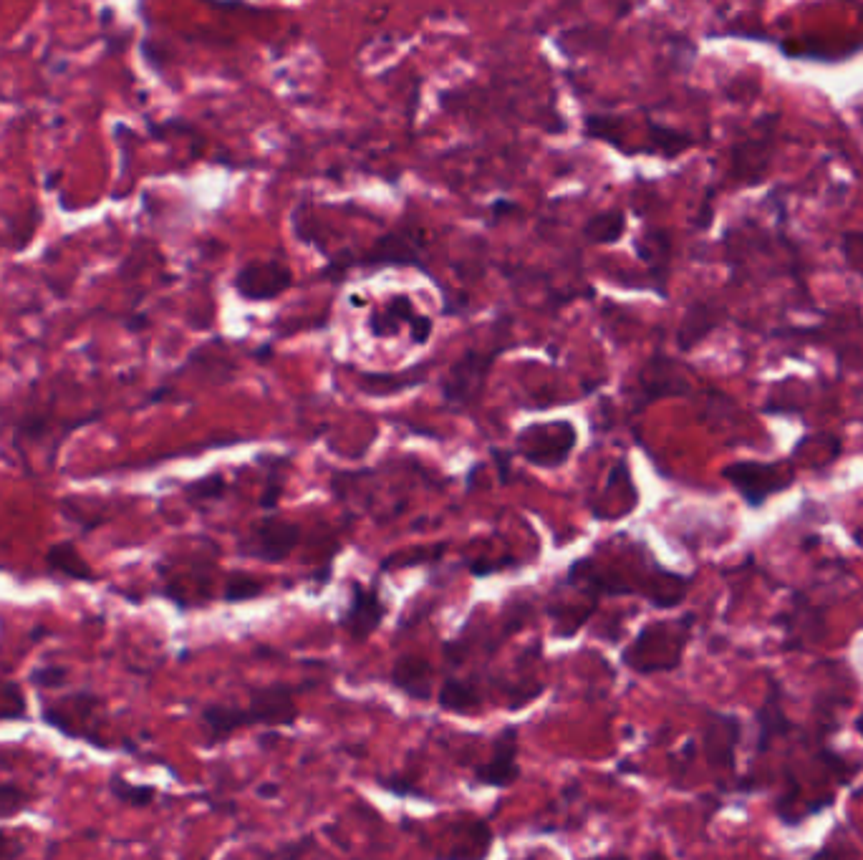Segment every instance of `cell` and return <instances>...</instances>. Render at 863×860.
<instances>
[{"instance_id":"obj_1","label":"cell","mask_w":863,"mask_h":860,"mask_svg":"<svg viewBox=\"0 0 863 860\" xmlns=\"http://www.w3.org/2000/svg\"><path fill=\"white\" fill-rule=\"evenodd\" d=\"M298 719L296 689L291 684H268L250 694V704H210L200 712L205 727V744H220L238 729L255 727H288Z\"/></svg>"},{"instance_id":"obj_2","label":"cell","mask_w":863,"mask_h":860,"mask_svg":"<svg viewBox=\"0 0 863 860\" xmlns=\"http://www.w3.org/2000/svg\"><path fill=\"white\" fill-rule=\"evenodd\" d=\"M500 351H465L455 364L450 366V376H447L445 386H442V399L447 407L465 409L480 396L485 389L490 369H493L495 359Z\"/></svg>"},{"instance_id":"obj_3","label":"cell","mask_w":863,"mask_h":860,"mask_svg":"<svg viewBox=\"0 0 863 860\" xmlns=\"http://www.w3.org/2000/svg\"><path fill=\"white\" fill-rule=\"evenodd\" d=\"M387 613H389V606L382 598V593H379V588L364 586V583L354 581L351 583L349 606H346V611L341 613L339 623L346 634H349V639L359 641L361 644V641H366L371 634L379 631V626L384 623Z\"/></svg>"},{"instance_id":"obj_4","label":"cell","mask_w":863,"mask_h":860,"mask_svg":"<svg viewBox=\"0 0 863 860\" xmlns=\"http://www.w3.org/2000/svg\"><path fill=\"white\" fill-rule=\"evenodd\" d=\"M293 273L278 260H260L248 263L238 270L233 280V288L245 301H271L281 296L286 288H291Z\"/></svg>"},{"instance_id":"obj_5","label":"cell","mask_w":863,"mask_h":860,"mask_svg":"<svg viewBox=\"0 0 863 860\" xmlns=\"http://www.w3.org/2000/svg\"><path fill=\"white\" fill-rule=\"evenodd\" d=\"M518 727H505L500 729V734L493 742V755L485 765L475 767V782L477 785H488V787H510L520 777L518 767Z\"/></svg>"},{"instance_id":"obj_6","label":"cell","mask_w":863,"mask_h":860,"mask_svg":"<svg viewBox=\"0 0 863 860\" xmlns=\"http://www.w3.org/2000/svg\"><path fill=\"white\" fill-rule=\"evenodd\" d=\"M722 477L732 482L742 500L750 507H760L773 492H780L788 487V480H780L775 475V467L760 465V462H735L727 470H722Z\"/></svg>"},{"instance_id":"obj_7","label":"cell","mask_w":863,"mask_h":860,"mask_svg":"<svg viewBox=\"0 0 863 860\" xmlns=\"http://www.w3.org/2000/svg\"><path fill=\"white\" fill-rule=\"evenodd\" d=\"M298 540H301V528H298V525L271 518L255 525L253 533L248 535V540L240 545V550H243L245 555H253V558L278 563V560H283L296 548Z\"/></svg>"},{"instance_id":"obj_8","label":"cell","mask_w":863,"mask_h":860,"mask_svg":"<svg viewBox=\"0 0 863 860\" xmlns=\"http://www.w3.org/2000/svg\"><path fill=\"white\" fill-rule=\"evenodd\" d=\"M742 722L735 714H707L705 724V757L715 770L735 772V750L740 744Z\"/></svg>"},{"instance_id":"obj_9","label":"cell","mask_w":863,"mask_h":860,"mask_svg":"<svg viewBox=\"0 0 863 860\" xmlns=\"http://www.w3.org/2000/svg\"><path fill=\"white\" fill-rule=\"evenodd\" d=\"M755 722H758V755L768 752L773 739L780 737V734H788L790 729V719L783 709L780 684L773 676L768 679V692H765V699L763 704H760Z\"/></svg>"},{"instance_id":"obj_10","label":"cell","mask_w":863,"mask_h":860,"mask_svg":"<svg viewBox=\"0 0 863 860\" xmlns=\"http://www.w3.org/2000/svg\"><path fill=\"white\" fill-rule=\"evenodd\" d=\"M720 321H722V311L715 306V303H705V301L692 303V306L687 308V313H684L682 326H679L677 331L679 349L689 351L692 346H697L702 338L710 336V333L720 326Z\"/></svg>"},{"instance_id":"obj_11","label":"cell","mask_w":863,"mask_h":860,"mask_svg":"<svg viewBox=\"0 0 863 860\" xmlns=\"http://www.w3.org/2000/svg\"><path fill=\"white\" fill-rule=\"evenodd\" d=\"M392 684L412 699H429V664L422 656H399L392 669Z\"/></svg>"},{"instance_id":"obj_12","label":"cell","mask_w":863,"mask_h":860,"mask_svg":"<svg viewBox=\"0 0 863 860\" xmlns=\"http://www.w3.org/2000/svg\"><path fill=\"white\" fill-rule=\"evenodd\" d=\"M371 263H382V265H417V268L424 270L422 258L417 255V250L412 248V243H409L407 238H404L402 233H389L384 235L379 243H376V248L371 250L369 255H366L364 260H361V265H371Z\"/></svg>"},{"instance_id":"obj_13","label":"cell","mask_w":863,"mask_h":860,"mask_svg":"<svg viewBox=\"0 0 863 860\" xmlns=\"http://www.w3.org/2000/svg\"><path fill=\"white\" fill-rule=\"evenodd\" d=\"M417 313L419 311L414 308L412 298L399 293V296H394L392 301H387V306L371 313L369 328L376 338H384L389 336V333L397 331L399 323H412L414 318H417Z\"/></svg>"},{"instance_id":"obj_14","label":"cell","mask_w":863,"mask_h":860,"mask_svg":"<svg viewBox=\"0 0 863 860\" xmlns=\"http://www.w3.org/2000/svg\"><path fill=\"white\" fill-rule=\"evenodd\" d=\"M626 233V215L621 210H604L583 225V238L593 245L619 243Z\"/></svg>"},{"instance_id":"obj_15","label":"cell","mask_w":863,"mask_h":860,"mask_svg":"<svg viewBox=\"0 0 863 860\" xmlns=\"http://www.w3.org/2000/svg\"><path fill=\"white\" fill-rule=\"evenodd\" d=\"M46 563L51 565V570L71 578V581H94V573H91L89 563L81 558L79 550L71 543L51 545V550H48L46 555Z\"/></svg>"},{"instance_id":"obj_16","label":"cell","mask_w":863,"mask_h":860,"mask_svg":"<svg viewBox=\"0 0 863 860\" xmlns=\"http://www.w3.org/2000/svg\"><path fill=\"white\" fill-rule=\"evenodd\" d=\"M106 787H109L114 800H119L122 805H129V808H149V805L157 800V787L137 785V782H129L127 777L122 775L109 777Z\"/></svg>"},{"instance_id":"obj_17","label":"cell","mask_w":863,"mask_h":860,"mask_svg":"<svg viewBox=\"0 0 863 860\" xmlns=\"http://www.w3.org/2000/svg\"><path fill=\"white\" fill-rule=\"evenodd\" d=\"M480 704V699L475 697V689L465 681L447 679L440 689V707L450 709V712H470Z\"/></svg>"},{"instance_id":"obj_18","label":"cell","mask_w":863,"mask_h":860,"mask_svg":"<svg viewBox=\"0 0 863 860\" xmlns=\"http://www.w3.org/2000/svg\"><path fill=\"white\" fill-rule=\"evenodd\" d=\"M28 719V702L16 681L0 679V722Z\"/></svg>"},{"instance_id":"obj_19","label":"cell","mask_w":863,"mask_h":860,"mask_svg":"<svg viewBox=\"0 0 863 860\" xmlns=\"http://www.w3.org/2000/svg\"><path fill=\"white\" fill-rule=\"evenodd\" d=\"M669 248H672V245H669V235L664 233V230H657V245H654V230L636 243V253H639V258L646 260L649 265H654V268L662 270V275H667Z\"/></svg>"},{"instance_id":"obj_20","label":"cell","mask_w":863,"mask_h":860,"mask_svg":"<svg viewBox=\"0 0 863 860\" xmlns=\"http://www.w3.org/2000/svg\"><path fill=\"white\" fill-rule=\"evenodd\" d=\"M28 808H31V795L23 787H18L16 782L0 780V820L13 818V815L23 813Z\"/></svg>"},{"instance_id":"obj_21","label":"cell","mask_w":863,"mask_h":860,"mask_svg":"<svg viewBox=\"0 0 863 860\" xmlns=\"http://www.w3.org/2000/svg\"><path fill=\"white\" fill-rule=\"evenodd\" d=\"M652 134H654V142L662 147V152L667 154V157H672V154H679L682 149H687L689 144H692V137H689V134L677 132V129L657 127V124H654Z\"/></svg>"},{"instance_id":"obj_22","label":"cell","mask_w":863,"mask_h":860,"mask_svg":"<svg viewBox=\"0 0 863 860\" xmlns=\"http://www.w3.org/2000/svg\"><path fill=\"white\" fill-rule=\"evenodd\" d=\"M225 490H228V485H225V480L220 475L205 477V480H197L192 482V485H187V495H190L192 502L218 500V497L225 495Z\"/></svg>"},{"instance_id":"obj_23","label":"cell","mask_w":863,"mask_h":860,"mask_svg":"<svg viewBox=\"0 0 863 860\" xmlns=\"http://www.w3.org/2000/svg\"><path fill=\"white\" fill-rule=\"evenodd\" d=\"M263 591V586L255 581H250L248 576H233L228 581V588H225V601L230 603H240V601H248V598H255L258 593Z\"/></svg>"},{"instance_id":"obj_24","label":"cell","mask_w":863,"mask_h":860,"mask_svg":"<svg viewBox=\"0 0 863 860\" xmlns=\"http://www.w3.org/2000/svg\"><path fill=\"white\" fill-rule=\"evenodd\" d=\"M31 679L38 689H56V686H61L66 681V669L56 664H43L33 671Z\"/></svg>"},{"instance_id":"obj_25","label":"cell","mask_w":863,"mask_h":860,"mask_svg":"<svg viewBox=\"0 0 863 860\" xmlns=\"http://www.w3.org/2000/svg\"><path fill=\"white\" fill-rule=\"evenodd\" d=\"M409 331H412V341L417 343V346H422V343L429 341L432 331H435V323H432V318L429 316H422V313H417V318L409 323Z\"/></svg>"},{"instance_id":"obj_26","label":"cell","mask_w":863,"mask_h":860,"mask_svg":"<svg viewBox=\"0 0 863 860\" xmlns=\"http://www.w3.org/2000/svg\"><path fill=\"white\" fill-rule=\"evenodd\" d=\"M281 492H283V477L273 475L271 480H268V487H265L263 497H260V505H263L265 510H276L278 500H281Z\"/></svg>"},{"instance_id":"obj_27","label":"cell","mask_w":863,"mask_h":860,"mask_svg":"<svg viewBox=\"0 0 863 860\" xmlns=\"http://www.w3.org/2000/svg\"><path fill=\"white\" fill-rule=\"evenodd\" d=\"M21 845H18V840L13 838L11 833H6V830H0V860H16L18 855H21Z\"/></svg>"},{"instance_id":"obj_28","label":"cell","mask_w":863,"mask_h":860,"mask_svg":"<svg viewBox=\"0 0 863 860\" xmlns=\"http://www.w3.org/2000/svg\"><path fill=\"white\" fill-rule=\"evenodd\" d=\"M581 860H631V858L624 853H604V855H591V858H581Z\"/></svg>"},{"instance_id":"obj_29","label":"cell","mask_w":863,"mask_h":860,"mask_svg":"<svg viewBox=\"0 0 863 860\" xmlns=\"http://www.w3.org/2000/svg\"><path fill=\"white\" fill-rule=\"evenodd\" d=\"M147 326H149L147 316H134L132 323H129V328H132V331H142V328H147Z\"/></svg>"},{"instance_id":"obj_30","label":"cell","mask_w":863,"mask_h":860,"mask_svg":"<svg viewBox=\"0 0 863 860\" xmlns=\"http://www.w3.org/2000/svg\"><path fill=\"white\" fill-rule=\"evenodd\" d=\"M515 205L510 200H500L495 202V215H503V212H513Z\"/></svg>"},{"instance_id":"obj_31","label":"cell","mask_w":863,"mask_h":860,"mask_svg":"<svg viewBox=\"0 0 863 860\" xmlns=\"http://www.w3.org/2000/svg\"><path fill=\"white\" fill-rule=\"evenodd\" d=\"M258 792H260V795H276L278 785H263Z\"/></svg>"},{"instance_id":"obj_32","label":"cell","mask_w":863,"mask_h":860,"mask_svg":"<svg viewBox=\"0 0 863 860\" xmlns=\"http://www.w3.org/2000/svg\"><path fill=\"white\" fill-rule=\"evenodd\" d=\"M853 729H856V732L863 737V714H858L856 722H853Z\"/></svg>"},{"instance_id":"obj_33","label":"cell","mask_w":863,"mask_h":860,"mask_svg":"<svg viewBox=\"0 0 863 860\" xmlns=\"http://www.w3.org/2000/svg\"><path fill=\"white\" fill-rule=\"evenodd\" d=\"M646 860H664V855L662 853H649L646 855Z\"/></svg>"}]
</instances>
